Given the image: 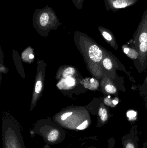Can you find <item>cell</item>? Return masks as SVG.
<instances>
[{
	"label": "cell",
	"instance_id": "cell-7",
	"mask_svg": "<svg viewBox=\"0 0 147 148\" xmlns=\"http://www.w3.org/2000/svg\"><path fill=\"white\" fill-rule=\"evenodd\" d=\"M138 126H132L129 133L122 137L121 143L123 148H139V140Z\"/></svg>",
	"mask_w": 147,
	"mask_h": 148
},
{
	"label": "cell",
	"instance_id": "cell-11",
	"mask_svg": "<svg viewBox=\"0 0 147 148\" xmlns=\"http://www.w3.org/2000/svg\"><path fill=\"white\" fill-rule=\"evenodd\" d=\"M98 30L101 35L107 43L115 50H118V44L113 33L108 29L102 26L98 27Z\"/></svg>",
	"mask_w": 147,
	"mask_h": 148
},
{
	"label": "cell",
	"instance_id": "cell-2",
	"mask_svg": "<svg viewBox=\"0 0 147 148\" xmlns=\"http://www.w3.org/2000/svg\"><path fill=\"white\" fill-rule=\"evenodd\" d=\"M3 148H26L20 126L12 121H4L1 130Z\"/></svg>",
	"mask_w": 147,
	"mask_h": 148
},
{
	"label": "cell",
	"instance_id": "cell-14",
	"mask_svg": "<svg viewBox=\"0 0 147 148\" xmlns=\"http://www.w3.org/2000/svg\"><path fill=\"white\" fill-rule=\"evenodd\" d=\"M139 91L141 96L144 97L147 94V74L143 83L139 87Z\"/></svg>",
	"mask_w": 147,
	"mask_h": 148
},
{
	"label": "cell",
	"instance_id": "cell-23",
	"mask_svg": "<svg viewBox=\"0 0 147 148\" xmlns=\"http://www.w3.org/2000/svg\"><path fill=\"white\" fill-rule=\"evenodd\" d=\"M29 58L31 59H33L34 58V55H33L32 54H31L29 55Z\"/></svg>",
	"mask_w": 147,
	"mask_h": 148
},
{
	"label": "cell",
	"instance_id": "cell-10",
	"mask_svg": "<svg viewBox=\"0 0 147 148\" xmlns=\"http://www.w3.org/2000/svg\"><path fill=\"white\" fill-rule=\"evenodd\" d=\"M98 122L97 127H102L108 123L109 119L113 116L110 111L109 107L104 103H101L97 112Z\"/></svg>",
	"mask_w": 147,
	"mask_h": 148
},
{
	"label": "cell",
	"instance_id": "cell-15",
	"mask_svg": "<svg viewBox=\"0 0 147 148\" xmlns=\"http://www.w3.org/2000/svg\"><path fill=\"white\" fill-rule=\"evenodd\" d=\"M75 73V69L73 68H68L66 69L63 73V76L64 77H70L73 75Z\"/></svg>",
	"mask_w": 147,
	"mask_h": 148
},
{
	"label": "cell",
	"instance_id": "cell-25",
	"mask_svg": "<svg viewBox=\"0 0 147 148\" xmlns=\"http://www.w3.org/2000/svg\"></svg>",
	"mask_w": 147,
	"mask_h": 148
},
{
	"label": "cell",
	"instance_id": "cell-3",
	"mask_svg": "<svg viewBox=\"0 0 147 148\" xmlns=\"http://www.w3.org/2000/svg\"><path fill=\"white\" fill-rule=\"evenodd\" d=\"M41 136L47 145H56L63 142L66 138V132L54 123H39L31 131Z\"/></svg>",
	"mask_w": 147,
	"mask_h": 148
},
{
	"label": "cell",
	"instance_id": "cell-12",
	"mask_svg": "<svg viewBox=\"0 0 147 148\" xmlns=\"http://www.w3.org/2000/svg\"><path fill=\"white\" fill-rule=\"evenodd\" d=\"M123 53L133 60L135 66L137 65L139 59V54L138 52L131 46L125 44L122 46Z\"/></svg>",
	"mask_w": 147,
	"mask_h": 148
},
{
	"label": "cell",
	"instance_id": "cell-21",
	"mask_svg": "<svg viewBox=\"0 0 147 148\" xmlns=\"http://www.w3.org/2000/svg\"><path fill=\"white\" fill-rule=\"evenodd\" d=\"M143 98H144V100H145V106H146V109L147 112V94Z\"/></svg>",
	"mask_w": 147,
	"mask_h": 148
},
{
	"label": "cell",
	"instance_id": "cell-5",
	"mask_svg": "<svg viewBox=\"0 0 147 148\" xmlns=\"http://www.w3.org/2000/svg\"><path fill=\"white\" fill-rule=\"evenodd\" d=\"M102 67L103 75L107 77L115 79L120 77L117 71H122L130 75L126 70L123 64L112 53L104 49V55L102 62Z\"/></svg>",
	"mask_w": 147,
	"mask_h": 148
},
{
	"label": "cell",
	"instance_id": "cell-1",
	"mask_svg": "<svg viewBox=\"0 0 147 148\" xmlns=\"http://www.w3.org/2000/svg\"><path fill=\"white\" fill-rule=\"evenodd\" d=\"M129 45L139 54V59L135 68L140 73L147 70V9L144 11L140 22Z\"/></svg>",
	"mask_w": 147,
	"mask_h": 148
},
{
	"label": "cell",
	"instance_id": "cell-8",
	"mask_svg": "<svg viewBox=\"0 0 147 148\" xmlns=\"http://www.w3.org/2000/svg\"><path fill=\"white\" fill-rule=\"evenodd\" d=\"M139 0H104V5L107 11L116 12L133 6Z\"/></svg>",
	"mask_w": 147,
	"mask_h": 148
},
{
	"label": "cell",
	"instance_id": "cell-17",
	"mask_svg": "<svg viewBox=\"0 0 147 148\" xmlns=\"http://www.w3.org/2000/svg\"><path fill=\"white\" fill-rule=\"evenodd\" d=\"M42 87V82H41V81H40V80L37 81L36 83V85H35V92L36 93H38V94L41 91Z\"/></svg>",
	"mask_w": 147,
	"mask_h": 148
},
{
	"label": "cell",
	"instance_id": "cell-20",
	"mask_svg": "<svg viewBox=\"0 0 147 148\" xmlns=\"http://www.w3.org/2000/svg\"><path fill=\"white\" fill-rule=\"evenodd\" d=\"M66 83L68 86H72L75 84V81L73 78L68 77L66 79Z\"/></svg>",
	"mask_w": 147,
	"mask_h": 148
},
{
	"label": "cell",
	"instance_id": "cell-6",
	"mask_svg": "<svg viewBox=\"0 0 147 148\" xmlns=\"http://www.w3.org/2000/svg\"><path fill=\"white\" fill-rule=\"evenodd\" d=\"M101 83L102 89L104 93L107 95L118 97V93L120 90L126 91V89L124 86L123 77H120L115 79L107 77L104 75Z\"/></svg>",
	"mask_w": 147,
	"mask_h": 148
},
{
	"label": "cell",
	"instance_id": "cell-22",
	"mask_svg": "<svg viewBox=\"0 0 147 148\" xmlns=\"http://www.w3.org/2000/svg\"><path fill=\"white\" fill-rule=\"evenodd\" d=\"M147 140L146 141L145 143L143 144V147L142 148H147Z\"/></svg>",
	"mask_w": 147,
	"mask_h": 148
},
{
	"label": "cell",
	"instance_id": "cell-19",
	"mask_svg": "<svg viewBox=\"0 0 147 148\" xmlns=\"http://www.w3.org/2000/svg\"><path fill=\"white\" fill-rule=\"evenodd\" d=\"M72 114V112H66L64 113L60 116V119L62 121H64L69 116Z\"/></svg>",
	"mask_w": 147,
	"mask_h": 148
},
{
	"label": "cell",
	"instance_id": "cell-13",
	"mask_svg": "<svg viewBox=\"0 0 147 148\" xmlns=\"http://www.w3.org/2000/svg\"><path fill=\"white\" fill-rule=\"evenodd\" d=\"M119 103V98L118 97H112L110 95H107L104 99V103L111 108H115Z\"/></svg>",
	"mask_w": 147,
	"mask_h": 148
},
{
	"label": "cell",
	"instance_id": "cell-16",
	"mask_svg": "<svg viewBox=\"0 0 147 148\" xmlns=\"http://www.w3.org/2000/svg\"><path fill=\"white\" fill-rule=\"evenodd\" d=\"M85 0H72L75 7L78 10L82 9Z\"/></svg>",
	"mask_w": 147,
	"mask_h": 148
},
{
	"label": "cell",
	"instance_id": "cell-9",
	"mask_svg": "<svg viewBox=\"0 0 147 148\" xmlns=\"http://www.w3.org/2000/svg\"><path fill=\"white\" fill-rule=\"evenodd\" d=\"M88 55L91 60L96 64L103 73L102 62L104 55V48L93 43L89 46L88 50Z\"/></svg>",
	"mask_w": 147,
	"mask_h": 148
},
{
	"label": "cell",
	"instance_id": "cell-18",
	"mask_svg": "<svg viewBox=\"0 0 147 148\" xmlns=\"http://www.w3.org/2000/svg\"><path fill=\"white\" fill-rule=\"evenodd\" d=\"M115 145V140L113 137H111L110 138L108 141V148H114Z\"/></svg>",
	"mask_w": 147,
	"mask_h": 148
},
{
	"label": "cell",
	"instance_id": "cell-24",
	"mask_svg": "<svg viewBox=\"0 0 147 148\" xmlns=\"http://www.w3.org/2000/svg\"><path fill=\"white\" fill-rule=\"evenodd\" d=\"M99 148L97 147H86V148Z\"/></svg>",
	"mask_w": 147,
	"mask_h": 148
},
{
	"label": "cell",
	"instance_id": "cell-4",
	"mask_svg": "<svg viewBox=\"0 0 147 148\" xmlns=\"http://www.w3.org/2000/svg\"><path fill=\"white\" fill-rule=\"evenodd\" d=\"M33 22L35 27L38 30L45 31L55 28L62 24L55 11L48 5L43 8L35 10Z\"/></svg>",
	"mask_w": 147,
	"mask_h": 148
}]
</instances>
